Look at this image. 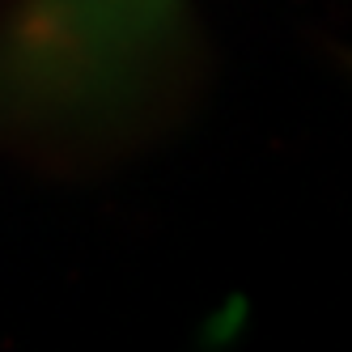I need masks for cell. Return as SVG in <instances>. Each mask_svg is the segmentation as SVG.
Masks as SVG:
<instances>
[{"mask_svg":"<svg viewBox=\"0 0 352 352\" xmlns=\"http://www.w3.org/2000/svg\"><path fill=\"white\" fill-rule=\"evenodd\" d=\"M170 0H34L17 34V68L34 94L77 98L107 89L115 72L144 52Z\"/></svg>","mask_w":352,"mask_h":352,"instance_id":"6da1fadb","label":"cell"}]
</instances>
